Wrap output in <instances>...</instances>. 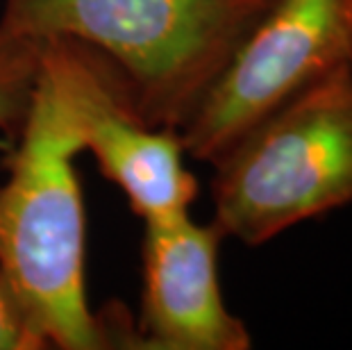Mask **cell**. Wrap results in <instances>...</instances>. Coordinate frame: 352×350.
<instances>
[{"mask_svg":"<svg viewBox=\"0 0 352 350\" xmlns=\"http://www.w3.org/2000/svg\"><path fill=\"white\" fill-rule=\"evenodd\" d=\"M214 168L212 223L245 245L352 205V66L277 107Z\"/></svg>","mask_w":352,"mask_h":350,"instance_id":"cell-3","label":"cell"},{"mask_svg":"<svg viewBox=\"0 0 352 350\" xmlns=\"http://www.w3.org/2000/svg\"><path fill=\"white\" fill-rule=\"evenodd\" d=\"M41 64L52 73L76 118L82 151L130 200L141 221L189 214L198 180L184 164L177 130L148 125L125 100L107 66L71 41H41Z\"/></svg>","mask_w":352,"mask_h":350,"instance_id":"cell-5","label":"cell"},{"mask_svg":"<svg viewBox=\"0 0 352 350\" xmlns=\"http://www.w3.org/2000/svg\"><path fill=\"white\" fill-rule=\"evenodd\" d=\"M39 73V43L0 39V130L23 123Z\"/></svg>","mask_w":352,"mask_h":350,"instance_id":"cell-7","label":"cell"},{"mask_svg":"<svg viewBox=\"0 0 352 350\" xmlns=\"http://www.w3.org/2000/svg\"><path fill=\"white\" fill-rule=\"evenodd\" d=\"M221 230L191 214L144 221L139 327L132 348L248 350L252 337L228 309L219 278Z\"/></svg>","mask_w":352,"mask_h":350,"instance_id":"cell-6","label":"cell"},{"mask_svg":"<svg viewBox=\"0 0 352 350\" xmlns=\"http://www.w3.org/2000/svg\"><path fill=\"white\" fill-rule=\"evenodd\" d=\"M273 0H5L0 39L71 41L148 125L182 130Z\"/></svg>","mask_w":352,"mask_h":350,"instance_id":"cell-1","label":"cell"},{"mask_svg":"<svg viewBox=\"0 0 352 350\" xmlns=\"http://www.w3.org/2000/svg\"><path fill=\"white\" fill-rule=\"evenodd\" d=\"M43 339L30 323L16 294L0 271V350H41Z\"/></svg>","mask_w":352,"mask_h":350,"instance_id":"cell-8","label":"cell"},{"mask_svg":"<svg viewBox=\"0 0 352 350\" xmlns=\"http://www.w3.org/2000/svg\"><path fill=\"white\" fill-rule=\"evenodd\" d=\"M352 66V0H273L179 130L186 155L214 164L284 102Z\"/></svg>","mask_w":352,"mask_h":350,"instance_id":"cell-4","label":"cell"},{"mask_svg":"<svg viewBox=\"0 0 352 350\" xmlns=\"http://www.w3.org/2000/svg\"><path fill=\"white\" fill-rule=\"evenodd\" d=\"M82 153L69 100L41 64L0 187V271L46 348H114L109 318L94 314L85 285Z\"/></svg>","mask_w":352,"mask_h":350,"instance_id":"cell-2","label":"cell"}]
</instances>
